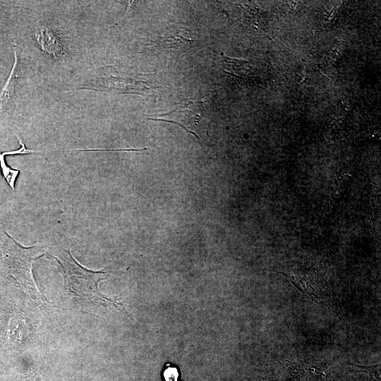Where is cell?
Instances as JSON below:
<instances>
[{
    "instance_id": "cell-1",
    "label": "cell",
    "mask_w": 381,
    "mask_h": 381,
    "mask_svg": "<svg viewBox=\"0 0 381 381\" xmlns=\"http://www.w3.org/2000/svg\"><path fill=\"white\" fill-rule=\"evenodd\" d=\"M44 254L42 246L23 247L6 232L0 234V270L34 299L44 302L32 274V263Z\"/></svg>"
},
{
    "instance_id": "cell-2",
    "label": "cell",
    "mask_w": 381,
    "mask_h": 381,
    "mask_svg": "<svg viewBox=\"0 0 381 381\" xmlns=\"http://www.w3.org/2000/svg\"><path fill=\"white\" fill-rule=\"evenodd\" d=\"M51 256L60 265L65 288L71 296L82 302L121 305L99 291L98 284L107 279L106 272L92 271L83 267L73 258L70 249L56 248Z\"/></svg>"
},
{
    "instance_id": "cell-3",
    "label": "cell",
    "mask_w": 381,
    "mask_h": 381,
    "mask_svg": "<svg viewBox=\"0 0 381 381\" xmlns=\"http://www.w3.org/2000/svg\"><path fill=\"white\" fill-rule=\"evenodd\" d=\"M164 115L169 116V119L161 121L176 123L190 132L189 126L190 128L191 126H196L200 123L202 109L200 104L188 103Z\"/></svg>"
},
{
    "instance_id": "cell-4",
    "label": "cell",
    "mask_w": 381,
    "mask_h": 381,
    "mask_svg": "<svg viewBox=\"0 0 381 381\" xmlns=\"http://www.w3.org/2000/svg\"><path fill=\"white\" fill-rule=\"evenodd\" d=\"M95 87L104 90H116L120 92H140L150 87L145 85V81L135 79L123 78L119 77H106L98 78Z\"/></svg>"
},
{
    "instance_id": "cell-5",
    "label": "cell",
    "mask_w": 381,
    "mask_h": 381,
    "mask_svg": "<svg viewBox=\"0 0 381 381\" xmlns=\"http://www.w3.org/2000/svg\"><path fill=\"white\" fill-rule=\"evenodd\" d=\"M35 37L44 52L54 58L60 56L63 46L55 32L47 28H42L37 30Z\"/></svg>"
},
{
    "instance_id": "cell-6",
    "label": "cell",
    "mask_w": 381,
    "mask_h": 381,
    "mask_svg": "<svg viewBox=\"0 0 381 381\" xmlns=\"http://www.w3.org/2000/svg\"><path fill=\"white\" fill-rule=\"evenodd\" d=\"M13 53L14 62L12 69L10 72L9 76L6 81L5 85H4L2 90L0 92V111H1L4 107L6 105L13 92L15 80L17 76L16 69L18 64V56L15 46H13Z\"/></svg>"
},
{
    "instance_id": "cell-7",
    "label": "cell",
    "mask_w": 381,
    "mask_h": 381,
    "mask_svg": "<svg viewBox=\"0 0 381 381\" xmlns=\"http://www.w3.org/2000/svg\"><path fill=\"white\" fill-rule=\"evenodd\" d=\"M20 155L21 154V150L18 149L13 151L4 152H0V169L2 173V175L5 180L6 181L8 186L13 189L15 190V183L18 176L20 171L18 169H12L9 167L5 160V156L8 155Z\"/></svg>"
},
{
    "instance_id": "cell-8",
    "label": "cell",
    "mask_w": 381,
    "mask_h": 381,
    "mask_svg": "<svg viewBox=\"0 0 381 381\" xmlns=\"http://www.w3.org/2000/svg\"><path fill=\"white\" fill-rule=\"evenodd\" d=\"M300 381H330L328 376L322 371L316 368H306L298 375Z\"/></svg>"
},
{
    "instance_id": "cell-9",
    "label": "cell",
    "mask_w": 381,
    "mask_h": 381,
    "mask_svg": "<svg viewBox=\"0 0 381 381\" xmlns=\"http://www.w3.org/2000/svg\"><path fill=\"white\" fill-rule=\"evenodd\" d=\"M164 377L167 381H177L179 373L175 367H168L164 371Z\"/></svg>"
}]
</instances>
